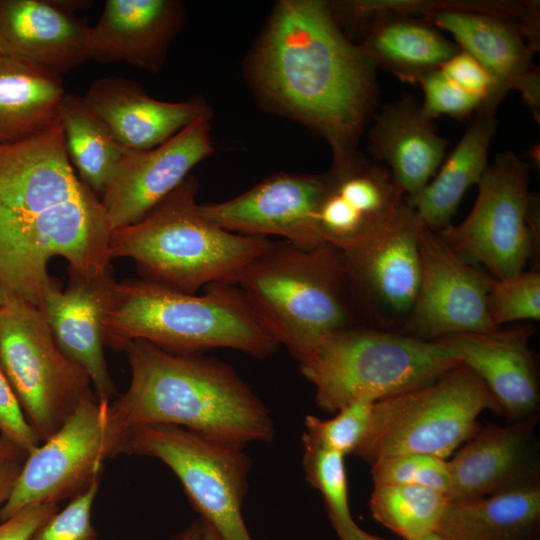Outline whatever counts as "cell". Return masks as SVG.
<instances>
[{"label": "cell", "mask_w": 540, "mask_h": 540, "mask_svg": "<svg viewBox=\"0 0 540 540\" xmlns=\"http://www.w3.org/2000/svg\"><path fill=\"white\" fill-rule=\"evenodd\" d=\"M374 485L406 484L435 489L448 495L450 474L447 460L426 454H400L371 464Z\"/></svg>", "instance_id": "cell-34"}, {"label": "cell", "mask_w": 540, "mask_h": 540, "mask_svg": "<svg viewBox=\"0 0 540 540\" xmlns=\"http://www.w3.org/2000/svg\"><path fill=\"white\" fill-rule=\"evenodd\" d=\"M425 228L402 198L355 236L330 243L340 251L356 309L369 326L400 331L405 324L419 288Z\"/></svg>", "instance_id": "cell-10"}, {"label": "cell", "mask_w": 540, "mask_h": 540, "mask_svg": "<svg viewBox=\"0 0 540 540\" xmlns=\"http://www.w3.org/2000/svg\"><path fill=\"white\" fill-rule=\"evenodd\" d=\"M120 454L160 460L176 475L200 518L223 540H252L242 516L252 466L244 447L183 427L148 424L123 434Z\"/></svg>", "instance_id": "cell-9"}, {"label": "cell", "mask_w": 540, "mask_h": 540, "mask_svg": "<svg viewBox=\"0 0 540 540\" xmlns=\"http://www.w3.org/2000/svg\"><path fill=\"white\" fill-rule=\"evenodd\" d=\"M65 93L62 75L0 52V143L31 137L55 124Z\"/></svg>", "instance_id": "cell-27"}, {"label": "cell", "mask_w": 540, "mask_h": 540, "mask_svg": "<svg viewBox=\"0 0 540 540\" xmlns=\"http://www.w3.org/2000/svg\"><path fill=\"white\" fill-rule=\"evenodd\" d=\"M104 329L105 344L114 350L142 340L173 352L227 348L262 359L279 346L238 286L224 283L198 295L143 279L115 281Z\"/></svg>", "instance_id": "cell-4"}, {"label": "cell", "mask_w": 540, "mask_h": 540, "mask_svg": "<svg viewBox=\"0 0 540 540\" xmlns=\"http://www.w3.org/2000/svg\"><path fill=\"white\" fill-rule=\"evenodd\" d=\"M0 456L25 460L28 455L20 448L0 436Z\"/></svg>", "instance_id": "cell-42"}, {"label": "cell", "mask_w": 540, "mask_h": 540, "mask_svg": "<svg viewBox=\"0 0 540 540\" xmlns=\"http://www.w3.org/2000/svg\"><path fill=\"white\" fill-rule=\"evenodd\" d=\"M492 325L540 319V274L524 271L507 280L493 279L486 301Z\"/></svg>", "instance_id": "cell-33"}, {"label": "cell", "mask_w": 540, "mask_h": 540, "mask_svg": "<svg viewBox=\"0 0 540 540\" xmlns=\"http://www.w3.org/2000/svg\"><path fill=\"white\" fill-rule=\"evenodd\" d=\"M330 188L329 172L280 173L228 201L199 204V211L229 232L280 236L297 247L311 249L326 243L318 214Z\"/></svg>", "instance_id": "cell-16"}, {"label": "cell", "mask_w": 540, "mask_h": 540, "mask_svg": "<svg viewBox=\"0 0 540 540\" xmlns=\"http://www.w3.org/2000/svg\"><path fill=\"white\" fill-rule=\"evenodd\" d=\"M100 486L94 481L84 492L69 500L51 515L28 540H97L92 524V509Z\"/></svg>", "instance_id": "cell-35"}, {"label": "cell", "mask_w": 540, "mask_h": 540, "mask_svg": "<svg viewBox=\"0 0 540 540\" xmlns=\"http://www.w3.org/2000/svg\"><path fill=\"white\" fill-rule=\"evenodd\" d=\"M58 510L57 504L31 505L22 509L11 518L0 522V540H28L32 533Z\"/></svg>", "instance_id": "cell-39"}, {"label": "cell", "mask_w": 540, "mask_h": 540, "mask_svg": "<svg viewBox=\"0 0 540 540\" xmlns=\"http://www.w3.org/2000/svg\"><path fill=\"white\" fill-rule=\"evenodd\" d=\"M496 112L482 107L436 177L406 202L424 225L439 233L448 227L467 189L477 184L488 167V152L496 130Z\"/></svg>", "instance_id": "cell-26"}, {"label": "cell", "mask_w": 540, "mask_h": 540, "mask_svg": "<svg viewBox=\"0 0 540 540\" xmlns=\"http://www.w3.org/2000/svg\"><path fill=\"white\" fill-rule=\"evenodd\" d=\"M210 117H201L163 144L126 150L100 196L111 232L144 218L213 152Z\"/></svg>", "instance_id": "cell-17"}, {"label": "cell", "mask_w": 540, "mask_h": 540, "mask_svg": "<svg viewBox=\"0 0 540 540\" xmlns=\"http://www.w3.org/2000/svg\"><path fill=\"white\" fill-rule=\"evenodd\" d=\"M69 275L64 289L52 278L39 308L60 350L87 372L98 399L110 403L116 388L104 355V317L112 267L93 277Z\"/></svg>", "instance_id": "cell-18"}, {"label": "cell", "mask_w": 540, "mask_h": 540, "mask_svg": "<svg viewBox=\"0 0 540 540\" xmlns=\"http://www.w3.org/2000/svg\"><path fill=\"white\" fill-rule=\"evenodd\" d=\"M369 142L373 157L387 165L396 187L407 197L428 184L449 145L410 95L382 108L370 129Z\"/></svg>", "instance_id": "cell-24"}, {"label": "cell", "mask_w": 540, "mask_h": 540, "mask_svg": "<svg viewBox=\"0 0 540 540\" xmlns=\"http://www.w3.org/2000/svg\"><path fill=\"white\" fill-rule=\"evenodd\" d=\"M420 259L417 296L398 332L434 341L451 334L499 329L492 325L486 307L494 277L465 261L428 228L421 237Z\"/></svg>", "instance_id": "cell-15"}, {"label": "cell", "mask_w": 540, "mask_h": 540, "mask_svg": "<svg viewBox=\"0 0 540 540\" xmlns=\"http://www.w3.org/2000/svg\"><path fill=\"white\" fill-rule=\"evenodd\" d=\"M111 230L100 198L80 179L59 120L31 137L0 143V277L7 299L40 307L51 258L69 274L112 267Z\"/></svg>", "instance_id": "cell-1"}, {"label": "cell", "mask_w": 540, "mask_h": 540, "mask_svg": "<svg viewBox=\"0 0 540 540\" xmlns=\"http://www.w3.org/2000/svg\"><path fill=\"white\" fill-rule=\"evenodd\" d=\"M360 46L375 66L410 83L439 69L461 51L437 27L423 18L385 16L374 20L364 32Z\"/></svg>", "instance_id": "cell-28"}, {"label": "cell", "mask_w": 540, "mask_h": 540, "mask_svg": "<svg viewBox=\"0 0 540 540\" xmlns=\"http://www.w3.org/2000/svg\"><path fill=\"white\" fill-rule=\"evenodd\" d=\"M184 21L177 0H107L96 24L89 27L86 61L123 62L156 73Z\"/></svg>", "instance_id": "cell-20"}, {"label": "cell", "mask_w": 540, "mask_h": 540, "mask_svg": "<svg viewBox=\"0 0 540 540\" xmlns=\"http://www.w3.org/2000/svg\"><path fill=\"white\" fill-rule=\"evenodd\" d=\"M303 442L302 467L306 480L321 494L331 525L340 540H353L359 526L353 520L348 500L345 456Z\"/></svg>", "instance_id": "cell-31"}, {"label": "cell", "mask_w": 540, "mask_h": 540, "mask_svg": "<svg viewBox=\"0 0 540 540\" xmlns=\"http://www.w3.org/2000/svg\"><path fill=\"white\" fill-rule=\"evenodd\" d=\"M127 390L109 404L108 428L120 439L136 426L167 424L245 447L275 437L270 411L227 363L201 353L128 343Z\"/></svg>", "instance_id": "cell-3"}, {"label": "cell", "mask_w": 540, "mask_h": 540, "mask_svg": "<svg viewBox=\"0 0 540 540\" xmlns=\"http://www.w3.org/2000/svg\"><path fill=\"white\" fill-rule=\"evenodd\" d=\"M467 218L437 233L468 263L481 264L498 280L524 272L536 241V199L529 192V166L505 151L488 165Z\"/></svg>", "instance_id": "cell-13"}, {"label": "cell", "mask_w": 540, "mask_h": 540, "mask_svg": "<svg viewBox=\"0 0 540 540\" xmlns=\"http://www.w3.org/2000/svg\"><path fill=\"white\" fill-rule=\"evenodd\" d=\"M202 532L203 521L198 518L170 540H202Z\"/></svg>", "instance_id": "cell-41"}, {"label": "cell", "mask_w": 540, "mask_h": 540, "mask_svg": "<svg viewBox=\"0 0 540 540\" xmlns=\"http://www.w3.org/2000/svg\"><path fill=\"white\" fill-rule=\"evenodd\" d=\"M532 328L467 332L437 339L472 369L512 421L536 417L538 369L529 348Z\"/></svg>", "instance_id": "cell-21"}, {"label": "cell", "mask_w": 540, "mask_h": 540, "mask_svg": "<svg viewBox=\"0 0 540 540\" xmlns=\"http://www.w3.org/2000/svg\"><path fill=\"white\" fill-rule=\"evenodd\" d=\"M84 98L119 144L132 151L155 148L195 120L211 116L200 96L160 101L148 95L140 83L116 75L91 83Z\"/></svg>", "instance_id": "cell-22"}, {"label": "cell", "mask_w": 540, "mask_h": 540, "mask_svg": "<svg viewBox=\"0 0 540 540\" xmlns=\"http://www.w3.org/2000/svg\"><path fill=\"white\" fill-rule=\"evenodd\" d=\"M353 540H386V539L367 533L359 527L355 533V537Z\"/></svg>", "instance_id": "cell-44"}, {"label": "cell", "mask_w": 540, "mask_h": 540, "mask_svg": "<svg viewBox=\"0 0 540 540\" xmlns=\"http://www.w3.org/2000/svg\"><path fill=\"white\" fill-rule=\"evenodd\" d=\"M536 417L480 429L447 460L450 501L489 496L540 483Z\"/></svg>", "instance_id": "cell-19"}, {"label": "cell", "mask_w": 540, "mask_h": 540, "mask_svg": "<svg viewBox=\"0 0 540 540\" xmlns=\"http://www.w3.org/2000/svg\"><path fill=\"white\" fill-rule=\"evenodd\" d=\"M188 175L140 221L114 230L110 259L135 261L143 280L188 294L216 283L237 284L243 270L273 241L229 232L208 221Z\"/></svg>", "instance_id": "cell-6"}, {"label": "cell", "mask_w": 540, "mask_h": 540, "mask_svg": "<svg viewBox=\"0 0 540 540\" xmlns=\"http://www.w3.org/2000/svg\"><path fill=\"white\" fill-rule=\"evenodd\" d=\"M89 27L59 0H0V52L60 75L86 61Z\"/></svg>", "instance_id": "cell-23"}, {"label": "cell", "mask_w": 540, "mask_h": 540, "mask_svg": "<svg viewBox=\"0 0 540 540\" xmlns=\"http://www.w3.org/2000/svg\"><path fill=\"white\" fill-rule=\"evenodd\" d=\"M0 370L41 441L95 393L87 372L56 344L40 308L18 299L0 307Z\"/></svg>", "instance_id": "cell-12"}, {"label": "cell", "mask_w": 540, "mask_h": 540, "mask_svg": "<svg viewBox=\"0 0 540 540\" xmlns=\"http://www.w3.org/2000/svg\"><path fill=\"white\" fill-rule=\"evenodd\" d=\"M7 296L0 277V307L6 302Z\"/></svg>", "instance_id": "cell-45"}, {"label": "cell", "mask_w": 540, "mask_h": 540, "mask_svg": "<svg viewBox=\"0 0 540 540\" xmlns=\"http://www.w3.org/2000/svg\"><path fill=\"white\" fill-rule=\"evenodd\" d=\"M417 540H446V539L435 532Z\"/></svg>", "instance_id": "cell-46"}, {"label": "cell", "mask_w": 540, "mask_h": 540, "mask_svg": "<svg viewBox=\"0 0 540 540\" xmlns=\"http://www.w3.org/2000/svg\"><path fill=\"white\" fill-rule=\"evenodd\" d=\"M202 540H223V539L209 524L203 521Z\"/></svg>", "instance_id": "cell-43"}, {"label": "cell", "mask_w": 540, "mask_h": 540, "mask_svg": "<svg viewBox=\"0 0 540 540\" xmlns=\"http://www.w3.org/2000/svg\"><path fill=\"white\" fill-rule=\"evenodd\" d=\"M540 483L448 500L436 533L446 540H539Z\"/></svg>", "instance_id": "cell-25"}, {"label": "cell", "mask_w": 540, "mask_h": 540, "mask_svg": "<svg viewBox=\"0 0 540 540\" xmlns=\"http://www.w3.org/2000/svg\"><path fill=\"white\" fill-rule=\"evenodd\" d=\"M448 499L428 487L406 484L374 485L369 499L372 516L404 540L435 533Z\"/></svg>", "instance_id": "cell-30"}, {"label": "cell", "mask_w": 540, "mask_h": 540, "mask_svg": "<svg viewBox=\"0 0 540 540\" xmlns=\"http://www.w3.org/2000/svg\"><path fill=\"white\" fill-rule=\"evenodd\" d=\"M418 83L424 92L421 110L430 120L441 115L463 118L482 104L481 99L458 86L440 68L421 77Z\"/></svg>", "instance_id": "cell-36"}, {"label": "cell", "mask_w": 540, "mask_h": 540, "mask_svg": "<svg viewBox=\"0 0 540 540\" xmlns=\"http://www.w3.org/2000/svg\"><path fill=\"white\" fill-rule=\"evenodd\" d=\"M58 119L73 168L100 198L125 149L84 97L66 92Z\"/></svg>", "instance_id": "cell-29"}, {"label": "cell", "mask_w": 540, "mask_h": 540, "mask_svg": "<svg viewBox=\"0 0 540 540\" xmlns=\"http://www.w3.org/2000/svg\"><path fill=\"white\" fill-rule=\"evenodd\" d=\"M0 436L27 455L40 446L41 439L28 422L16 394L0 370Z\"/></svg>", "instance_id": "cell-37"}, {"label": "cell", "mask_w": 540, "mask_h": 540, "mask_svg": "<svg viewBox=\"0 0 540 540\" xmlns=\"http://www.w3.org/2000/svg\"><path fill=\"white\" fill-rule=\"evenodd\" d=\"M25 460L0 456V507L9 498Z\"/></svg>", "instance_id": "cell-40"}, {"label": "cell", "mask_w": 540, "mask_h": 540, "mask_svg": "<svg viewBox=\"0 0 540 540\" xmlns=\"http://www.w3.org/2000/svg\"><path fill=\"white\" fill-rule=\"evenodd\" d=\"M450 33L493 81L481 107L496 111L510 90L519 91L533 115H540V74L533 63L539 50L536 1H434L423 18Z\"/></svg>", "instance_id": "cell-11"}, {"label": "cell", "mask_w": 540, "mask_h": 540, "mask_svg": "<svg viewBox=\"0 0 540 540\" xmlns=\"http://www.w3.org/2000/svg\"><path fill=\"white\" fill-rule=\"evenodd\" d=\"M486 410L502 413L484 382L462 363L430 384L376 401L354 455L369 464L400 454L447 460L480 429L478 417Z\"/></svg>", "instance_id": "cell-8"}, {"label": "cell", "mask_w": 540, "mask_h": 540, "mask_svg": "<svg viewBox=\"0 0 540 540\" xmlns=\"http://www.w3.org/2000/svg\"><path fill=\"white\" fill-rule=\"evenodd\" d=\"M255 73L271 100L328 141L332 167L357 156V142L376 107V66L344 35L329 3L280 2Z\"/></svg>", "instance_id": "cell-2"}, {"label": "cell", "mask_w": 540, "mask_h": 540, "mask_svg": "<svg viewBox=\"0 0 540 540\" xmlns=\"http://www.w3.org/2000/svg\"><path fill=\"white\" fill-rule=\"evenodd\" d=\"M460 364L438 340L357 325L326 337L299 368L318 407L335 413L357 400L376 402L425 386Z\"/></svg>", "instance_id": "cell-7"}, {"label": "cell", "mask_w": 540, "mask_h": 540, "mask_svg": "<svg viewBox=\"0 0 540 540\" xmlns=\"http://www.w3.org/2000/svg\"><path fill=\"white\" fill-rule=\"evenodd\" d=\"M109 404L95 393L88 396L27 456L9 498L0 507V522L31 505L70 500L101 478L104 461L119 455L120 440L108 428Z\"/></svg>", "instance_id": "cell-14"}, {"label": "cell", "mask_w": 540, "mask_h": 540, "mask_svg": "<svg viewBox=\"0 0 540 540\" xmlns=\"http://www.w3.org/2000/svg\"><path fill=\"white\" fill-rule=\"evenodd\" d=\"M441 71L466 92L484 103L493 91V81L484 67L470 54L461 50L441 67Z\"/></svg>", "instance_id": "cell-38"}, {"label": "cell", "mask_w": 540, "mask_h": 540, "mask_svg": "<svg viewBox=\"0 0 540 540\" xmlns=\"http://www.w3.org/2000/svg\"><path fill=\"white\" fill-rule=\"evenodd\" d=\"M374 401L357 400L335 412L330 419L308 415L302 441L343 454H355L361 444L372 415Z\"/></svg>", "instance_id": "cell-32"}, {"label": "cell", "mask_w": 540, "mask_h": 540, "mask_svg": "<svg viewBox=\"0 0 540 540\" xmlns=\"http://www.w3.org/2000/svg\"><path fill=\"white\" fill-rule=\"evenodd\" d=\"M236 285L276 343L298 363L326 337L361 321L340 251L328 242L311 249L272 242Z\"/></svg>", "instance_id": "cell-5"}]
</instances>
